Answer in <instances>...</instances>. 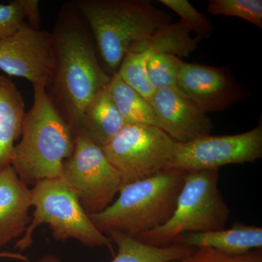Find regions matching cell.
I'll use <instances>...</instances> for the list:
<instances>
[{
    "instance_id": "obj_25",
    "label": "cell",
    "mask_w": 262,
    "mask_h": 262,
    "mask_svg": "<svg viewBox=\"0 0 262 262\" xmlns=\"http://www.w3.org/2000/svg\"><path fill=\"white\" fill-rule=\"evenodd\" d=\"M23 0H13L0 4V39L8 37L25 24Z\"/></svg>"
},
{
    "instance_id": "obj_21",
    "label": "cell",
    "mask_w": 262,
    "mask_h": 262,
    "mask_svg": "<svg viewBox=\"0 0 262 262\" xmlns=\"http://www.w3.org/2000/svg\"><path fill=\"white\" fill-rule=\"evenodd\" d=\"M182 60L164 53H151L146 63L148 79L155 91L177 89L179 67Z\"/></svg>"
},
{
    "instance_id": "obj_6",
    "label": "cell",
    "mask_w": 262,
    "mask_h": 262,
    "mask_svg": "<svg viewBox=\"0 0 262 262\" xmlns=\"http://www.w3.org/2000/svg\"><path fill=\"white\" fill-rule=\"evenodd\" d=\"M34 207L30 225L15 248L23 251L33 244L39 226L48 225L57 241L74 239L90 248L106 247L113 253V243L93 223L75 192L61 177L36 182L31 189Z\"/></svg>"
},
{
    "instance_id": "obj_17",
    "label": "cell",
    "mask_w": 262,
    "mask_h": 262,
    "mask_svg": "<svg viewBox=\"0 0 262 262\" xmlns=\"http://www.w3.org/2000/svg\"><path fill=\"white\" fill-rule=\"evenodd\" d=\"M116 245L117 253L111 262H170L179 261L192 252L194 248L181 245L154 247L134 237L111 231L105 234Z\"/></svg>"
},
{
    "instance_id": "obj_1",
    "label": "cell",
    "mask_w": 262,
    "mask_h": 262,
    "mask_svg": "<svg viewBox=\"0 0 262 262\" xmlns=\"http://www.w3.org/2000/svg\"><path fill=\"white\" fill-rule=\"evenodd\" d=\"M51 36L53 59L46 91L75 134L90 101L110 84L113 75L100 65L73 2L62 7Z\"/></svg>"
},
{
    "instance_id": "obj_20",
    "label": "cell",
    "mask_w": 262,
    "mask_h": 262,
    "mask_svg": "<svg viewBox=\"0 0 262 262\" xmlns=\"http://www.w3.org/2000/svg\"><path fill=\"white\" fill-rule=\"evenodd\" d=\"M149 52L130 53L122 60L117 73L122 80L146 101H149L155 90L150 84L146 72V63Z\"/></svg>"
},
{
    "instance_id": "obj_19",
    "label": "cell",
    "mask_w": 262,
    "mask_h": 262,
    "mask_svg": "<svg viewBox=\"0 0 262 262\" xmlns=\"http://www.w3.org/2000/svg\"><path fill=\"white\" fill-rule=\"evenodd\" d=\"M108 90L114 103L127 124H147L159 127L149 101L127 85L117 72L113 75Z\"/></svg>"
},
{
    "instance_id": "obj_7",
    "label": "cell",
    "mask_w": 262,
    "mask_h": 262,
    "mask_svg": "<svg viewBox=\"0 0 262 262\" xmlns=\"http://www.w3.org/2000/svg\"><path fill=\"white\" fill-rule=\"evenodd\" d=\"M177 145L155 125L127 124L102 149L124 187L170 169Z\"/></svg>"
},
{
    "instance_id": "obj_15",
    "label": "cell",
    "mask_w": 262,
    "mask_h": 262,
    "mask_svg": "<svg viewBox=\"0 0 262 262\" xmlns=\"http://www.w3.org/2000/svg\"><path fill=\"white\" fill-rule=\"evenodd\" d=\"M26 113L23 96L14 82L0 75V170L11 165Z\"/></svg>"
},
{
    "instance_id": "obj_10",
    "label": "cell",
    "mask_w": 262,
    "mask_h": 262,
    "mask_svg": "<svg viewBox=\"0 0 262 262\" xmlns=\"http://www.w3.org/2000/svg\"><path fill=\"white\" fill-rule=\"evenodd\" d=\"M51 33L25 23L0 39V70L27 79L33 87L47 84L52 66Z\"/></svg>"
},
{
    "instance_id": "obj_3",
    "label": "cell",
    "mask_w": 262,
    "mask_h": 262,
    "mask_svg": "<svg viewBox=\"0 0 262 262\" xmlns=\"http://www.w3.org/2000/svg\"><path fill=\"white\" fill-rule=\"evenodd\" d=\"M73 3L113 75L138 44L170 23V17L148 0H78Z\"/></svg>"
},
{
    "instance_id": "obj_14",
    "label": "cell",
    "mask_w": 262,
    "mask_h": 262,
    "mask_svg": "<svg viewBox=\"0 0 262 262\" xmlns=\"http://www.w3.org/2000/svg\"><path fill=\"white\" fill-rule=\"evenodd\" d=\"M175 245L192 248H213L229 256H239L253 250L262 249V228L235 223L229 229L182 234L177 239Z\"/></svg>"
},
{
    "instance_id": "obj_8",
    "label": "cell",
    "mask_w": 262,
    "mask_h": 262,
    "mask_svg": "<svg viewBox=\"0 0 262 262\" xmlns=\"http://www.w3.org/2000/svg\"><path fill=\"white\" fill-rule=\"evenodd\" d=\"M61 177L89 215L106 209L122 187L120 173L102 148L80 132L75 134L73 152L63 163Z\"/></svg>"
},
{
    "instance_id": "obj_29",
    "label": "cell",
    "mask_w": 262,
    "mask_h": 262,
    "mask_svg": "<svg viewBox=\"0 0 262 262\" xmlns=\"http://www.w3.org/2000/svg\"><path fill=\"white\" fill-rule=\"evenodd\" d=\"M170 262H182V260H179V261H170Z\"/></svg>"
},
{
    "instance_id": "obj_18",
    "label": "cell",
    "mask_w": 262,
    "mask_h": 262,
    "mask_svg": "<svg viewBox=\"0 0 262 262\" xmlns=\"http://www.w3.org/2000/svg\"><path fill=\"white\" fill-rule=\"evenodd\" d=\"M191 29L182 20L163 26L145 40L138 44L132 53L149 52L188 57L198 48L201 38H192Z\"/></svg>"
},
{
    "instance_id": "obj_13",
    "label": "cell",
    "mask_w": 262,
    "mask_h": 262,
    "mask_svg": "<svg viewBox=\"0 0 262 262\" xmlns=\"http://www.w3.org/2000/svg\"><path fill=\"white\" fill-rule=\"evenodd\" d=\"M31 189L12 165L0 170V249L20 238L30 225Z\"/></svg>"
},
{
    "instance_id": "obj_27",
    "label": "cell",
    "mask_w": 262,
    "mask_h": 262,
    "mask_svg": "<svg viewBox=\"0 0 262 262\" xmlns=\"http://www.w3.org/2000/svg\"><path fill=\"white\" fill-rule=\"evenodd\" d=\"M0 258H9L13 259L20 260V261H28L29 258L25 255L20 253L10 252V251H1Z\"/></svg>"
},
{
    "instance_id": "obj_11",
    "label": "cell",
    "mask_w": 262,
    "mask_h": 262,
    "mask_svg": "<svg viewBox=\"0 0 262 262\" xmlns=\"http://www.w3.org/2000/svg\"><path fill=\"white\" fill-rule=\"evenodd\" d=\"M177 88L206 114L220 111L243 101L246 91L234 78L230 67L181 62Z\"/></svg>"
},
{
    "instance_id": "obj_24",
    "label": "cell",
    "mask_w": 262,
    "mask_h": 262,
    "mask_svg": "<svg viewBox=\"0 0 262 262\" xmlns=\"http://www.w3.org/2000/svg\"><path fill=\"white\" fill-rule=\"evenodd\" d=\"M182 262H262V249L253 250L239 256H229L213 248H194Z\"/></svg>"
},
{
    "instance_id": "obj_12",
    "label": "cell",
    "mask_w": 262,
    "mask_h": 262,
    "mask_svg": "<svg viewBox=\"0 0 262 262\" xmlns=\"http://www.w3.org/2000/svg\"><path fill=\"white\" fill-rule=\"evenodd\" d=\"M149 103L160 129L180 144L210 135L211 119L177 89L158 90Z\"/></svg>"
},
{
    "instance_id": "obj_4",
    "label": "cell",
    "mask_w": 262,
    "mask_h": 262,
    "mask_svg": "<svg viewBox=\"0 0 262 262\" xmlns=\"http://www.w3.org/2000/svg\"><path fill=\"white\" fill-rule=\"evenodd\" d=\"M185 172L170 168L124 186L118 198L96 214L89 215L103 234L111 231L135 237L164 225L173 215Z\"/></svg>"
},
{
    "instance_id": "obj_23",
    "label": "cell",
    "mask_w": 262,
    "mask_h": 262,
    "mask_svg": "<svg viewBox=\"0 0 262 262\" xmlns=\"http://www.w3.org/2000/svg\"><path fill=\"white\" fill-rule=\"evenodd\" d=\"M160 3L168 7L182 18V21L195 32L201 39H209L213 34V27L210 19L187 0H160Z\"/></svg>"
},
{
    "instance_id": "obj_2",
    "label": "cell",
    "mask_w": 262,
    "mask_h": 262,
    "mask_svg": "<svg viewBox=\"0 0 262 262\" xmlns=\"http://www.w3.org/2000/svg\"><path fill=\"white\" fill-rule=\"evenodd\" d=\"M34 88V102L26 113L21 140L15 146L12 167L27 186L61 177L75 147V134L48 97L44 86Z\"/></svg>"
},
{
    "instance_id": "obj_26",
    "label": "cell",
    "mask_w": 262,
    "mask_h": 262,
    "mask_svg": "<svg viewBox=\"0 0 262 262\" xmlns=\"http://www.w3.org/2000/svg\"><path fill=\"white\" fill-rule=\"evenodd\" d=\"M26 20L32 28L39 29L40 14H39V1L38 0H23Z\"/></svg>"
},
{
    "instance_id": "obj_28",
    "label": "cell",
    "mask_w": 262,
    "mask_h": 262,
    "mask_svg": "<svg viewBox=\"0 0 262 262\" xmlns=\"http://www.w3.org/2000/svg\"><path fill=\"white\" fill-rule=\"evenodd\" d=\"M34 262H61V260L58 256H56V255L46 254L42 256V258L38 259L37 261Z\"/></svg>"
},
{
    "instance_id": "obj_16",
    "label": "cell",
    "mask_w": 262,
    "mask_h": 262,
    "mask_svg": "<svg viewBox=\"0 0 262 262\" xmlns=\"http://www.w3.org/2000/svg\"><path fill=\"white\" fill-rule=\"evenodd\" d=\"M126 125L112 99L107 85L90 101L78 132L102 148Z\"/></svg>"
},
{
    "instance_id": "obj_22",
    "label": "cell",
    "mask_w": 262,
    "mask_h": 262,
    "mask_svg": "<svg viewBox=\"0 0 262 262\" xmlns=\"http://www.w3.org/2000/svg\"><path fill=\"white\" fill-rule=\"evenodd\" d=\"M207 8L211 14L237 17L262 28L261 0H210Z\"/></svg>"
},
{
    "instance_id": "obj_9",
    "label": "cell",
    "mask_w": 262,
    "mask_h": 262,
    "mask_svg": "<svg viewBox=\"0 0 262 262\" xmlns=\"http://www.w3.org/2000/svg\"><path fill=\"white\" fill-rule=\"evenodd\" d=\"M262 157V124L229 136H206L178 143L170 168L184 172L219 170L229 164L254 163Z\"/></svg>"
},
{
    "instance_id": "obj_5",
    "label": "cell",
    "mask_w": 262,
    "mask_h": 262,
    "mask_svg": "<svg viewBox=\"0 0 262 262\" xmlns=\"http://www.w3.org/2000/svg\"><path fill=\"white\" fill-rule=\"evenodd\" d=\"M219 170L185 172L171 217L135 238L154 247H168L184 234L225 229L230 209L219 188Z\"/></svg>"
}]
</instances>
